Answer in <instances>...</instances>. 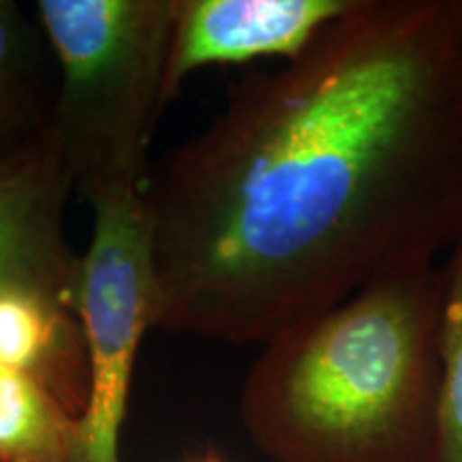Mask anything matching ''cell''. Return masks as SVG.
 <instances>
[{"instance_id": "cell-6", "label": "cell", "mask_w": 462, "mask_h": 462, "mask_svg": "<svg viewBox=\"0 0 462 462\" xmlns=\"http://www.w3.org/2000/svg\"><path fill=\"white\" fill-rule=\"evenodd\" d=\"M356 0H178L167 101L212 65H242L279 56L296 60Z\"/></svg>"}, {"instance_id": "cell-4", "label": "cell", "mask_w": 462, "mask_h": 462, "mask_svg": "<svg viewBox=\"0 0 462 462\" xmlns=\"http://www.w3.org/2000/svg\"><path fill=\"white\" fill-rule=\"evenodd\" d=\"M90 208L92 234L79 255L75 304L88 362L75 462H120L135 357L157 323L152 227L143 189L114 190Z\"/></svg>"}, {"instance_id": "cell-10", "label": "cell", "mask_w": 462, "mask_h": 462, "mask_svg": "<svg viewBox=\"0 0 462 462\" xmlns=\"http://www.w3.org/2000/svg\"><path fill=\"white\" fill-rule=\"evenodd\" d=\"M439 309V390L435 462H462V229L441 265Z\"/></svg>"}, {"instance_id": "cell-7", "label": "cell", "mask_w": 462, "mask_h": 462, "mask_svg": "<svg viewBox=\"0 0 462 462\" xmlns=\"http://www.w3.org/2000/svg\"><path fill=\"white\" fill-rule=\"evenodd\" d=\"M0 368L32 374L82 415L88 362L71 306L28 285L0 287Z\"/></svg>"}, {"instance_id": "cell-5", "label": "cell", "mask_w": 462, "mask_h": 462, "mask_svg": "<svg viewBox=\"0 0 462 462\" xmlns=\"http://www.w3.org/2000/svg\"><path fill=\"white\" fill-rule=\"evenodd\" d=\"M71 193L50 125L0 161V287L42 289L75 310L79 255L65 229Z\"/></svg>"}, {"instance_id": "cell-8", "label": "cell", "mask_w": 462, "mask_h": 462, "mask_svg": "<svg viewBox=\"0 0 462 462\" xmlns=\"http://www.w3.org/2000/svg\"><path fill=\"white\" fill-rule=\"evenodd\" d=\"M56 86V62L39 22L0 0V161L50 125Z\"/></svg>"}, {"instance_id": "cell-3", "label": "cell", "mask_w": 462, "mask_h": 462, "mask_svg": "<svg viewBox=\"0 0 462 462\" xmlns=\"http://www.w3.org/2000/svg\"><path fill=\"white\" fill-rule=\"evenodd\" d=\"M178 0H39L56 62L50 126L73 193L92 204L143 189L148 148L167 101Z\"/></svg>"}, {"instance_id": "cell-1", "label": "cell", "mask_w": 462, "mask_h": 462, "mask_svg": "<svg viewBox=\"0 0 462 462\" xmlns=\"http://www.w3.org/2000/svg\"><path fill=\"white\" fill-rule=\"evenodd\" d=\"M157 330L268 343L462 229V0H356L148 171Z\"/></svg>"}, {"instance_id": "cell-2", "label": "cell", "mask_w": 462, "mask_h": 462, "mask_svg": "<svg viewBox=\"0 0 462 462\" xmlns=\"http://www.w3.org/2000/svg\"><path fill=\"white\" fill-rule=\"evenodd\" d=\"M441 265L418 263L263 343L240 418L273 462H435Z\"/></svg>"}, {"instance_id": "cell-11", "label": "cell", "mask_w": 462, "mask_h": 462, "mask_svg": "<svg viewBox=\"0 0 462 462\" xmlns=\"http://www.w3.org/2000/svg\"><path fill=\"white\" fill-rule=\"evenodd\" d=\"M189 462H223V458L218 454H206V456H199V458H193Z\"/></svg>"}, {"instance_id": "cell-9", "label": "cell", "mask_w": 462, "mask_h": 462, "mask_svg": "<svg viewBox=\"0 0 462 462\" xmlns=\"http://www.w3.org/2000/svg\"><path fill=\"white\" fill-rule=\"evenodd\" d=\"M79 413L43 381L0 368V462H75Z\"/></svg>"}]
</instances>
